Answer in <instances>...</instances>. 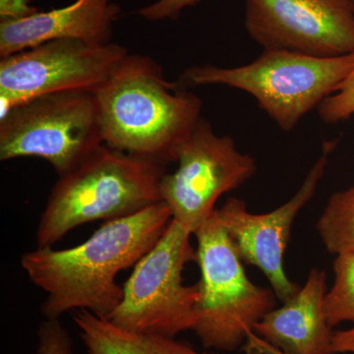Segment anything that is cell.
<instances>
[{
  "label": "cell",
  "mask_w": 354,
  "mask_h": 354,
  "mask_svg": "<svg viewBox=\"0 0 354 354\" xmlns=\"http://www.w3.org/2000/svg\"><path fill=\"white\" fill-rule=\"evenodd\" d=\"M172 221L164 201L135 215L108 221L80 245L44 247L22 254L20 264L30 281L46 292L41 313L59 320L70 311L87 310L109 320L123 297L116 277L134 267L155 246Z\"/></svg>",
  "instance_id": "6da1fadb"
},
{
  "label": "cell",
  "mask_w": 354,
  "mask_h": 354,
  "mask_svg": "<svg viewBox=\"0 0 354 354\" xmlns=\"http://www.w3.org/2000/svg\"><path fill=\"white\" fill-rule=\"evenodd\" d=\"M104 143L162 165L177 153L203 118V102L167 80L153 58L129 53L94 93Z\"/></svg>",
  "instance_id": "7a4b0ae2"
},
{
  "label": "cell",
  "mask_w": 354,
  "mask_h": 354,
  "mask_svg": "<svg viewBox=\"0 0 354 354\" xmlns=\"http://www.w3.org/2000/svg\"><path fill=\"white\" fill-rule=\"evenodd\" d=\"M165 165L106 144L58 176L36 232L37 247H53L74 228L135 215L162 201Z\"/></svg>",
  "instance_id": "3957f363"
},
{
  "label": "cell",
  "mask_w": 354,
  "mask_h": 354,
  "mask_svg": "<svg viewBox=\"0 0 354 354\" xmlns=\"http://www.w3.org/2000/svg\"><path fill=\"white\" fill-rule=\"evenodd\" d=\"M354 68V53L318 57L293 51L264 50L239 67L196 65L184 70L178 83L221 85L252 95L281 130L290 132L300 120L335 94Z\"/></svg>",
  "instance_id": "277c9868"
},
{
  "label": "cell",
  "mask_w": 354,
  "mask_h": 354,
  "mask_svg": "<svg viewBox=\"0 0 354 354\" xmlns=\"http://www.w3.org/2000/svg\"><path fill=\"white\" fill-rule=\"evenodd\" d=\"M194 235L201 279L192 332L205 348L236 351L253 334L256 324L276 307V295L248 278L216 209Z\"/></svg>",
  "instance_id": "5b68a950"
},
{
  "label": "cell",
  "mask_w": 354,
  "mask_h": 354,
  "mask_svg": "<svg viewBox=\"0 0 354 354\" xmlns=\"http://www.w3.org/2000/svg\"><path fill=\"white\" fill-rule=\"evenodd\" d=\"M191 235L178 221H171L134 266L109 322L128 332L167 337L192 330L200 286H185L183 278L186 264L196 261Z\"/></svg>",
  "instance_id": "8992f818"
},
{
  "label": "cell",
  "mask_w": 354,
  "mask_h": 354,
  "mask_svg": "<svg viewBox=\"0 0 354 354\" xmlns=\"http://www.w3.org/2000/svg\"><path fill=\"white\" fill-rule=\"evenodd\" d=\"M104 144L95 95L86 91L39 95L0 118V160L43 158L58 176Z\"/></svg>",
  "instance_id": "52a82bcc"
},
{
  "label": "cell",
  "mask_w": 354,
  "mask_h": 354,
  "mask_svg": "<svg viewBox=\"0 0 354 354\" xmlns=\"http://www.w3.org/2000/svg\"><path fill=\"white\" fill-rule=\"evenodd\" d=\"M129 55L118 43L59 39L0 58L1 116L13 106L51 93L94 94Z\"/></svg>",
  "instance_id": "ba28073f"
},
{
  "label": "cell",
  "mask_w": 354,
  "mask_h": 354,
  "mask_svg": "<svg viewBox=\"0 0 354 354\" xmlns=\"http://www.w3.org/2000/svg\"><path fill=\"white\" fill-rule=\"evenodd\" d=\"M177 169L160 181V198L172 220L194 234L215 212L218 198L241 187L255 174L252 156L241 153L234 139L218 136L202 118L179 149Z\"/></svg>",
  "instance_id": "9c48e42d"
},
{
  "label": "cell",
  "mask_w": 354,
  "mask_h": 354,
  "mask_svg": "<svg viewBox=\"0 0 354 354\" xmlns=\"http://www.w3.org/2000/svg\"><path fill=\"white\" fill-rule=\"evenodd\" d=\"M244 25L263 50L354 53V0H245Z\"/></svg>",
  "instance_id": "30bf717a"
},
{
  "label": "cell",
  "mask_w": 354,
  "mask_h": 354,
  "mask_svg": "<svg viewBox=\"0 0 354 354\" xmlns=\"http://www.w3.org/2000/svg\"><path fill=\"white\" fill-rule=\"evenodd\" d=\"M335 146L334 141L324 143L322 153L299 189L290 201L274 211L250 213L245 202L237 198H230L221 208L216 209L218 220L232 239L239 257L265 274L277 298L283 304L301 288L290 281L283 266L291 227L299 212L315 195Z\"/></svg>",
  "instance_id": "8fae6325"
},
{
  "label": "cell",
  "mask_w": 354,
  "mask_h": 354,
  "mask_svg": "<svg viewBox=\"0 0 354 354\" xmlns=\"http://www.w3.org/2000/svg\"><path fill=\"white\" fill-rule=\"evenodd\" d=\"M120 7L114 0H76L73 3L30 17L0 22V58L53 39L88 44L111 43Z\"/></svg>",
  "instance_id": "7c38bea8"
},
{
  "label": "cell",
  "mask_w": 354,
  "mask_h": 354,
  "mask_svg": "<svg viewBox=\"0 0 354 354\" xmlns=\"http://www.w3.org/2000/svg\"><path fill=\"white\" fill-rule=\"evenodd\" d=\"M326 272L314 268L304 288L256 324L254 334L285 354H333L325 311Z\"/></svg>",
  "instance_id": "4fadbf2b"
},
{
  "label": "cell",
  "mask_w": 354,
  "mask_h": 354,
  "mask_svg": "<svg viewBox=\"0 0 354 354\" xmlns=\"http://www.w3.org/2000/svg\"><path fill=\"white\" fill-rule=\"evenodd\" d=\"M73 321L87 354H216L176 337L128 332L87 310L76 311Z\"/></svg>",
  "instance_id": "5bb4252c"
},
{
  "label": "cell",
  "mask_w": 354,
  "mask_h": 354,
  "mask_svg": "<svg viewBox=\"0 0 354 354\" xmlns=\"http://www.w3.org/2000/svg\"><path fill=\"white\" fill-rule=\"evenodd\" d=\"M316 227L328 252L354 250V184L330 196Z\"/></svg>",
  "instance_id": "9a60e30c"
},
{
  "label": "cell",
  "mask_w": 354,
  "mask_h": 354,
  "mask_svg": "<svg viewBox=\"0 0 354 354\" xmlns=\"http://www.w3.org/2000/svg\"><path fill=\"white\" fill-rule=\"evenodd\" d=\"M335 256L334 283L325 299L326 316L333 328L354 321V250Z\"/></svg>",
  "instance_id": "2e32d148"
},
{
  "label": "cell",
  "mask_w": 354,
  "mask_h": 354,
  "mask_svg": "<svg viewBox=\"0 0 354 354\" xmlns=\"http://www.w3.org/2000/svg\"><path fill=\"white\" fill-rule=\"evenodd\" d=\"M321 120L329 124L342 122L354 115V68L339 90L318 108Z\"/></svg>",
  "instance_id": "e0dca14e"
},
{
  "label": "cell",
  "mask_w": 354,
  "mask_h": 354,
  "mask_svg": "<svg viewBox=\"0 0 354 354\" xmlns=\"http://www.w3.org/2000/svg\"><path fill=\"white\" fill-rule=\"evenodd\" d=\"M37 335V354H73L71 335L59 320L44 319Z\"/></svg>",
  "instance_id": "ac0fdd59"
},
{
  "label": "cell",
  "mask_w": 354,
  "mask_h": 354,
  "mask_svg": "<svg viewBox=\"0 0 354 354\" xmlns=\"http://www.w3.org/2000/svg\"><path fill=\"white\" fill-rule=\"evenodd\" d=\"M202 0H158L138 11L142 18L152 22L176 20L186 8L195 6Z\"/></svg>",
  "instance_id": "d6986e66"
},
{
  "label": "cell",
  "mask_w": 354,
  "mask_h": 354,
  "mask_svg": "<svg viewBox=\"0 0 354 354\" xmlns=\"http://www.w3.org/2000/svg\"><path fill=\"white\" fill-rule=\"evenodd\" d=\"M37 12L30 0H0V22L24 19Z\"/></svg>",
  "instance_id": "ffe728a7"
},
{
  "label": "cell",
  "mask_w": 354,
  "mask_h": 354,
  "mask_svg": "<svg viewBox=\"0 0 354 354\" xmlns=\"http://www.w3.org/2000/svg\"><path fill=\"white\" fill-rule=\"evenodd\" d=\"M349 329L337 330L333 337V354H354V321Z\"/></svg>",
  "instance_id": "44dd1931"
},
{
  "label": "cell",
  "mask_w": 354,
  "mask_h": 354,
  "mask_svg": "<svg viewBox=\"0 0 354 354\" xmlns=\"http://www.w3.org/2000/svg\"><path fill=\"white\" fill-rule=\"evenodd\" d=\"M243 348L245 354H285L254 333L249 335Z\"/></svg>",
  "instance_id": "7402d4cb"
}]
</instances>
